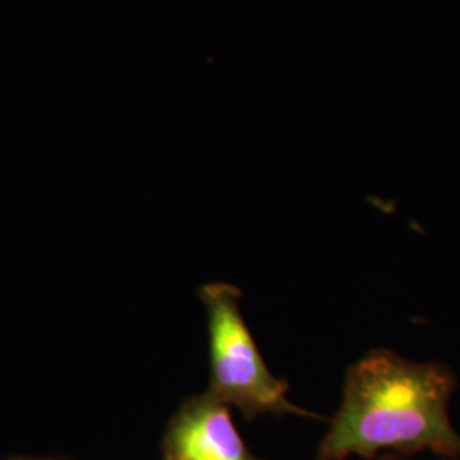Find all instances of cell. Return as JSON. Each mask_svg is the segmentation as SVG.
Instances as JSON below:
<instances>
[{
	"instance_id": "1",
	"label": "cell",
	"mask_w": 460,
	"mask_h": 460,
	"mask_svg": "<svg viewBox=\"0 0 460 460\" xmlns=\"http://www.w3.org/2000/svg\"><path fill=\"white\" fill-rule=\"evenodd\" d=\"M457 387L438 362H412L391 349H374L346 370L340 408L314 460H374L382 454L433 452L460 460V433L450 421Z\"/></svg>"
},
{
	"instance_id": "2",
	"label": "cell",
	"mask_w": 460,
	"mask_h": 460,
	"mask_svg": "<svg viewBox=\"0 0 460 460\" xmlns=\"http://www.w3.org/2000/svg\"><path fill=\"white\" fill-rule=\"evenodd\" d=\"M208 329L210 377L207 393L243 412L246 421L261 416L323 420L288 397L290 384L270 370L241 311L239 287L214 281L198 290Z\"/></svg>"
},
{
	"instance_id": "3",
	"label": "cell",
	"mask_w": 460,
	"mask_h": 460,
	"mask_svg": "<svg viewBox=\"0 0 460 460\" xmlns=\"http://www.w3.org/2000/svg\"><path fill=\"white\" fill-rule=\"evenodd\" d=\"M163 460H263L247 447L230 408L207 391L190 395L165 427Z\"/></svg>"
},
{
	"instance_id": "4",
	"label": "cell",
	"mask_w": 460,
	"mask_h": 460,
	"mask_svg": "<svg viewBox=\"0 0 460 460\" xmlns=\"http://www.w3.org/2000/svg\"><path fill=\"white\" fill-rule=\"evenodd\" d=\"M0 460H72L70 457L64 456H26V454H19V456H7Z\"/></svg>"
},
{
	"instance_id": "5",
	"label": "cell",
	"mask_w": 460,
	"mask_h": 460,
	"mask_svg": "<svg viewBox=\"0 0 460 460\" xmlns=\"http://www.w3.org/2000/svg\"><path fill=\"white\" fill-rule=\"evenodd\" d=\"M374 460H408L404 456H397V454H382ZM442 460H459V459H442Z\"/></svg>"
}]
</instances>
